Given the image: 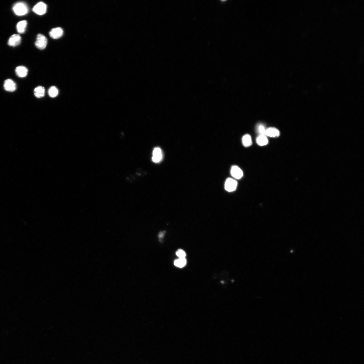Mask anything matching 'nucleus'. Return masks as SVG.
<instances>
[{
  "label": "nucleus",
  "mask_w": 364,
  "mask_h": 364,
  "mask_svg": "<svg viewBox=\"0 0 364 364\" xmlns=\"http://www.w3.org/2000/svg\"><path fill=\"white\" fill-rule=\"evenodd\" d=\"M48 93L50 97H55L58 95V91L55 87H52L49 88Z\"/></svg>",
  "instance_id": "f3484780"
},
{
  "label": "nucleus",
  "mask_w": 364,
  "mask_h": 364,
  "mask_svg": "<svg viewBox=\"0 0 364 364\" xmlns=\"http://www.w3.org/2000/svg\"><path fill=\"white\" fill-rule=\"evenodd\" d=\"M176 255L179 258H185L186 256V252L182 249H179L176 252Z\"/></svg>",
  "instance_id": "a211bd4d"
},
{
  "label": "nucleus",
  "mask_w": 364,
  "mask_h": 364,
  "mask_svg": "<svg viewBox=\"0 0 364 364\" xmlns=\"http://www.w3.org/2000/svg\"><path fill=\"white\" fill-rule=\"evenodd\" d=\"M279 131L275 128H270L266 130L265 135L271 137H278L280 135Z\"/></svg>",
  "instance_id": "9b49d317"
},
{
  "label": "nucleus",
  "mask_w": 364,
  "mask_h": 364,
  "mask_svg": "<svg viewBox=\"0 0 364 364\" xmlns=\"http://www.w3.org/2000/svg\"><path fill=\"white\" fill-rule=\"evenodd\" d=\"M34 93L35 96L37 97H42L45 95V88L42 86L37 87L35 88Z\"/></svg>",
  "instance_id": "ddd939ff"
},
{
  "label": "nucleus",
  "mask_w": 364,
  "mask_h": 364,
  "mask_svg": "<svg viewBox=\"0 0 364 364\" xmlns=\"http://www.w3.org/2000/svg\"><path fill=\"white\" fill-rule=\"evenodd\" d=\"M47 10V5L43 2H40L35 5L33 9V11L36 14L39 15L45 14Z\"/></svg>",
  "instance_id": "20e7f679"
},
{
  "label": "nucleus",
  "mask_w": 364,
  "mask_h": 364,
  "mask_svg": "<svg viewBox=\"0 0 364 364\" xmlns=\"http://www.w3.org/2000/svg\"><path fill=\"white\" fill-rule=\"evenodd\" d=\"M12 9L15 13L19 16L26 14L28 11L27 5L22 2L16 3Z\"/></svg>",
  "instance_id": "f257e3e1"
},
{
  "label": "nucleus",
  "mask_w": 364,
  "mask_h": 364,
  "mask_svg": "<svg viewBox=\"0 0 364 364\" xmlns=\"http://www.w3.org/2000/svg\"><path fill=\"white\" fill-rule=\"evenodd\" d=\"M47 43L48 40L47 38L43 35L39 34L37 35L35 45L38 49L43 50L46 48Z\"/></svg>",
  "instance_id": "f03ea898"
},
{
  "label": "nucleus",
  "mask_w": 364,
  "mask_h": 364,
  "mask_svg": "<svg viewBox=\"0 0 364 364\" xmlns=\"http://www.w3.org/2000/svg\"><path fill=\"white\" fill-rule=\"evenodd\" d=\"M63 34V31L62 28L58 27L53 28L50 32L51 37L53 39H58L61 37Z\"/></svg>",
  "instance_id": "1a4fd4ad"
},
{
  "label": "nucleus",
  "mask_w": 364,
  "mask_h": 364,
  "mask_svg": "<svg viewBox=\"0 0 364 364\" xmlns=\"http://www.w3.org/2000/svg\"><path fill=\"white\" fill-rule=\"evenodd\" d=\"M186 264V258H179L176 260L174 262V264L176 267L179 268L184 267Z\"/></svg>",
  "instance_id": "dca6fc26"
},
{
  "label": "nucleus",
  "mask_w": 364,
  "mask_h": 364,
  "mask_svg": "<svg viewBox=\"0 0 364 364\" xmlns=\"http://www.w3.org/2000/svg\"><path fill=\"white\" fill-rule=\"evenodd\" d=\"M162 151L160 148H154L153 151V157L152 158L153 162L156 163H159L162 160Z\"/></svg>",
  "instance_id": "39448f33"
},
{
  "label": "nucleus",
  "mask_w": 364,
  "mask_h": 364,
  "mask_svg": "<svg viewBox=\"0 0 364 364\" xmlns=\"http://www.w3.org/2000/svg\"><path fill=\"white\" fill-rule=\"evenodd\" d=\"M258 132L260 135H265L266 131V130L265 129L264 126L263 125H259L258 127Z\"/></svg>",
  "instance_id": "6ab92c4d"
},
{
  "label": "nucleus",
  "mask_w": 364,
  "mask_h": 364,
  "mask_svg": "<svg viewBox=\"0 0 364 364\" xmlns=\"http://www.w3.org/2000/svg\"><path fill=\"white\" fill-rule=\"evenodd\" d=\"M257 143L259 145L263 146L267 145L268 143V140L265 135H260L257 139Z\"/></svg>",
  "instance_id": "4468645a"
},
{
  "label": "nucleus",
  "mask_w": 364,
  "mask_h": 364,
  "mask_svg": "<svg viewBox=\"0 0 364 364\" xmlns=\"http://www.w3.org/2000/svg\"><path fill=\"white\" fill-rule=\"evenodd\" d=\"M4 88L6 91L12 92L16 90V85L13 81L10 79H8L4 82Z\"/></svg>",
  "instance_id": "6e6552de"
},
{
  "label": "nucleus",
  "mask_w": 364,
  "mask_h": 364,
  "mask_svg": "<svg viewBox=\"0 0 364 364\" xmlns=\"http://www.w3.org/2000/svg\"><path fill=\"white\" fill-rule=\"evenodd\" d=\"M231 173L233 178L238 179L242 178L243 176L242 170L239 167L236 166H234L232 167Z\"/></svg>",
  "instance_id": "423d86ee"
},
{
  "label": "nucleus",
  "mask_w": 364,
  "mask_h": 364,
  "mask_svg": "<svg viewBox=\"0 0 364 364\" xmlns=\"http://www.w3.org/2000/svg\"><path fill=\"white\" fill-rule=\"evenodd\" d=\"M242 143L244 146L246 147L250 146L252 144V140L251 136L248 134L244 136L242 138Z\"/></svg>",
  "instance_id": "2eb2a0df"
},
{
  "label": "nucleus",
  "mask_w": 364,
  "mask_h": 364,
  "mask_svg": "<svg viewBox=\"0 0 364 364\" xmlns=\"http://www.w3.org/2000/svg\"><path fill=\"white\" fill-rule=\"evenodd\" d=\"M16 72L18 77L23 78L26 77L27 75L28 69L24 66H19L16 69Z\"/></svg>",
  "instance_id": "9d476101"
},
{
  "label": "nucleus",
  "mask_w": 364,
  "mask_h": 364,
  "mask_svg": "<svg viewBox=\"0 0 364 364\" xmlns=\"http://www.w3.org/2000/svg\"><path fill=\"white\" fill-rule=\"evenodd\" d=\"M165 233L166 232L164 231H161L159 233L158 236V238L159 239L160 241L161 242L162 241V239L164 238V235H165Z\"/></svg>",
  "instance_id": "aec40b11"
},
{
  "label": "nucleus",
  "mask_w": 364,
  "mask_h": 364,
  "mask_svg": "<svg viewBox=\"0 0 364 364\" xmlns=\"http://www.w3.org/2000/svg\"><path fill=\"white\" fill-rule=\"evenodd\" d=\"M27 24V22L26 20L22 21L19 22L17 25L18 32L20 34L24 33L26 30Z\"/></svg>",
  "instance_id": "f8f14e48"
},
{
  "label": "nucleus",
  "mask_w": 364,
  "mask_h": 364,
  "mask_svg": "<svg viewBox=\"0 0 364 364\" xmlns=\"http://www.w3.org/2000/svg\"><path fill=\"white\" fill-rule=\"evenodd\" d=\"M21 41V37L18 34H15L12 35L9 39L8 44L9 46L15 47L19 45Z\"/></svg>",
  "instance_id": "0eeeda50"
},
{
  "label": "nucleus",
  "mask_w": 364,
  "mask_h": 364,
  "mask_svg": "<svg viewBox=\"0 0 364 364\" xmlns=\"http://www.w3.org/2000/svg\"><path fill=\"white\" fill-rule=\"evenodd\" d=\"M237 182L235 179L229 178L227 179L225 183V189L228 192H231L235 191L237 188Z\"/></svg>",
  "instance_id": "7ed1b4c3"
}]
</instances>
